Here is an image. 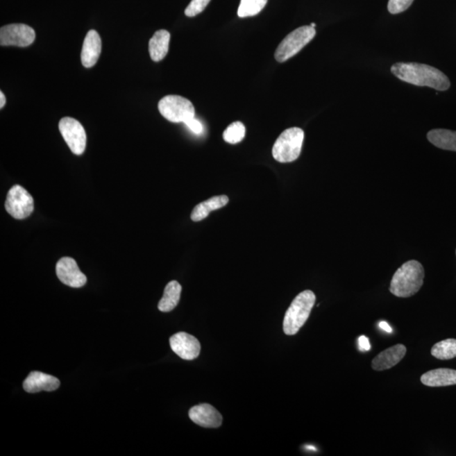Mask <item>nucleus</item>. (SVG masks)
<instances>
[{
	"label": "nucleus",
	"mask_w": 456,
	"mask_h": 456,
	"mask_svg": "<svg viewBox=\"0 0 456 456\" xmlns=\"http://www.w3.org/2000/svg\"><path fill=\"white\" fill-rule=\"evenodd\" d=\"M229 199L227 196H218L209 199V200L203 201L194 208L191 213V220L194 221H201L209 216V214L213 210L224 208L228 204Z\"/></svg>",
	"instance_id": "18"
},
{
	"label": "nucleus",
	"mask_w": 456,
	"mask_h": 456,
	"mask_svg": "<svg viewBox=\"0 0 456 456\" xmlns=\"http://www.w3.org/2000/svg\"><path fill=\"white\" fill-rule=\"evenodd\" d=\"M189 416L194 423L203 428H217L222 423L221 413L209 404H201L191 408Z\"/></svg>",
	"instance_id": "12"
},
{
	"label": "nucleus",
	"mask_w": 456,
	"mask_h": 456,
	"mask_svg": "<svg viewBox=\"0 0 456 456\" xmlns=\"http://www.w3.org/2000/svg\"><path fill=\"white\" fill-rule=\"evenodd\" d=\"M101 51V40L99 34L95 30L89 31L85 36L83 51H81V62L85 68L93 67L100 57Z\"/></svg>",
	"instance_id": "15"
},
{
	"label": "nucleus",
	"mask_w": 456,
	"mask_h": 456,
	"mask_svg": "<svg viewBox=\"0 0 456 456\" xmlns=\"http://www.w3.org/2000/svg\"><path fill=\"white\" fill-rule=\"evenodd\" d=\"M56 274L62 283L74 288L83 287L87 282V276L81 271L76 261L70 257H63L58 261Z\"/></svg>",
	"instance_id": "10"
},
{
	"label": "nucleus",
	"mask_w": 456,
	"mask_h": 456,
	"mask_svg": "<svg viewBox=\"0 0 456 456\" xmlns=\"http://www.w3.org/2000/svg\"><path fill=\"white\" fill-rule=\"evenodd\" d=\"M6 103V99L5 94H3V92H0V108H3L5 107Z\"/></svg>",
	"instance_id": "29"
},
{
	"label": "nucleus",
	"mask_w": 456,
	"mask_h": 456,
	"mask_svg": "<svg viewBox=\"0 0 456 456\" xmlns=\"http://www.w3.org/2000/svg\"><path fill=\"white\" fill-rule=\"evenodd\" d=\"M182 287L177 280H171L165 287L163 297L158 303V310L162 312H170L177 307L180 300Z\"/></svg>",
	"instance_id": "20"
},
{
	"label": "nucleus",
	"mask_w": 456,
	"mask_h": 456,
	"mask_svg": "<svg viewBox=\"0 0 456 456\" xmlns=\"http://www.w3.org/2000/svg\"><path fill=\"white\" fill-rule=\"evenodd\" d=\"M170 346L173 352L182 360H194L201 353L200 341L191 335L185 332H178L170 338Z\"/></svg>",
	"instance_id": "11"
},
{
	"label": "nucleus",
	"mask_w": 456,
	"mask_h": 456,
	"mask_svg": "<svg viewBox=\"0 0 456 456\" xmlns=\"http://www.w3.org/2000/svg\"><path fill=\"white\" fill-rule=\"evenodd\" d=\"M358 348L362 352H368L371 349V345H370L369 339L364 336H362L358 338Z\"/></svg>",
	"instance_id": "27"
},
{
	"label": "nucleus",
	"mask_w": 456,
	"mask_h": 456,
	"mask_svg": "<svg viewBox=\"0 0 456 456\" xmlns=\"http://www.w3.org/2000/svg\"><path fill=\"white\" fill-rule=\"evenodd\" d=\"M431 354L439 360H450L456 357L455 339H446L432 346Z\"/></svg>",
	"instance_id": "21"
},
{
	"label": "nucleus",
	"mask_w": 456,
	"mask_h": 456,
	"mask_svg": "<svg viewBox=\"0 0 456 456\" xmlns=\"http://www.w3.org/2000/svg\"><path fill=\"white\" fill-rule=\"evenodd\" d=\"M185 124L194 134L200 135L203 132L202 124L200 120H198L196 118H193L188 121H186Z\"/></svg>",
	"instance_id": "26"
},
{
	"label": "nucleus",
	"mask_w": 456,
	"mask_h": 456,
	"mask_svg": "<svg viewBox=\"0 0 456 456\" xmlns=\"http://www.w3.org/2000/svg\"><path fill=\"white\" fill-rule=\"evenodd\" d=\"M421 382L428 387H444L456 385V370L438 369L423 374Z\"/></svg>",
	"instance_id": "16"
},
{
	"label": "nucleus",
	"mask_w": 456,
	"mask_h": 456,
	"mask_svg": "<svg viewBox=\"0 0 456 456\" xmlns=\"http://www.w3.org/2000/svg\"><path fill=\"white\" fill-rule=\"evenodd\" d=\"M424 276L422 264L416 260L407 261L394 274L389 291L398 298L412 297L423 287Z\"/></svg>",
	"instance_id": "2"
},
{
	"label": "nucleus",
	"mask_w": 456,
	"mask_h": 456,
	"mask_svg": "<svg viewBox=\"0 0 456 456\" xmlns=\"http://www.w3.org/2000/svg\"><path fill=\"white\" fill-rule=\"evenodd\" d=\"M316 35V31L311 26H304L292 31L283 39L276 49L275 58L279 63H283L296 56L304 47L309 44Z\"/></svg>",
	"instance_id": "5"
},
{
	"label": "nucleus",
	"mask_w": 456,
	"mask_h": 456,
	"mask_svg": "<svg viewBox=\"0 0 456 456\" xmlns=\"http://www.w3.org/2000/svg\"><path fill=\"white\" fill-rule=\"evenodd\" d=\"M6 209L15 219H25L33 212V198L23 187L15 185L8 192Z\"/></svg>",
	"instance_id": "7"
},
{
	"label": "nucleus",
	"mask_w": 456,
	"mask_h": 456,
	"mask_svg": "<svg viewBox=\"0 0 456 456\" xmlns=\"http://www.w3.org/2000/svg\"><path fill=\"white\" fill-rule=\"evenodd\" d=\"M245 132H246V130H245L243 123L235 122L226 128L223 139L226 142L235 145V144L239 143L244 140Z\"/></svg>",
	"instance_id": "23"
},
{
	"label": "nucleus",
	"mask_w": 456,
	"mask_h": 456,
	"mask_svg": "<svg viewBox=\"0 0 456 456\" xmlns=\"http://www.w3.org/2000/svg\"><path fill=\"white\" fill-rule=\"evenodd\" d=\"M210 0H192L188 7L186 8L185 13L188 17H194L204 11L209 5Z\"/></svg>",
	"instance_id": "24"
},
{
	"label": "nucleus",
	"mask_w": 456,
	"mask_h": 456,
	"mask_svg": "<svg viewBox=\"0 0 456 456\" xmlns=\"http://www.w3.org/2000/svg\"><path fill=\"white\" fill-rule=\"evenodd\" d=\"M414 0H389L388 10L389 13L393 15L404 12Z\"/></svg>",
	"instance_id": "25"
},
{
	"label": "nucleus",
	"mask_w": 456,
	"mask_h": 456,
	"mask_svg": "<svg viewBox=\"0 0 456 456\" xmlns=\"http://www.w3.org/2000/svg\"><path fill=\"white\" fill-rule=\"evenodd\" d=\"M315 301L316 297L310 290L302 292L294 299L284 317V333L287 336H294L298 332L309 319Z\"/></svg>",
	"instance_id": "3"
},
{
	"label": "nucleus",
	"mask_w": 456,
	"mask_h": 456,
	"mask_svg": "<svg viewBox=\"0 0 456 456\" xmlns=\"http://www.w3.org/2000/svg\"><path fill=\"white\" fill-rule=\"evenodd\" d=\"M60 387V381L56 377L39 371L31 372L23 383V388L28 393L53 391Z\"/></svg>",
	"instance_id": "13"
},
{
	"label": "nucleus",
	"mask_w": 456,
	"mask_h": 456,
	"mask_svg": "<svg viewBox=\"0 0 456 456\" xmlns=\"http://www.w3.org/2000/svg\"><path fill=\"white\" fill-rule=\"evenodd\" d=\"M310 26L314 28V27L316 26V24H315V23H312Z\"/></svg>",
	"instance_id": "30"
},
{
	"label": "nucleus",
	"mask_w": 456,
	"mask_h": 456,
	"mask_svg": "<svg viewBox=\"0 0 456 456\" xmlns=\"http://www.w3.org/2000/svg\"><path fill=\"white\" fill-rule=\"evenodd\" d=\"M304 132L302 128L294 127L283 131L273 146V158L279 162L296 161L301 154Z\"/></svg>",
	"instance_id": "4"
},
{
	"label": "nucleus",
	"mask_w": 456,
	"mask_h": 456,
	"mask_svg": "<svg viewBox=\"0 0 456 456\" xmlns=\"http://www.w3.org/2000/svg\"><path fill=\"white\" fill-rule=\"evenodd\" d=\"M427 137L440 149L456 151V131L436 128L428 132Z\"/></svg>",
	"instance_id": "19"
},
{
	"label": "nucleus",
	"mask_w": 456,
	"mask_h": 456,
	"mask_svg": "<svg viewBox=\"0 0 456 456\" xmlns=\"http://www.w3.org/2000/svg\"><path fill=\"white\" fill-rule=\"evenodd\" d=\"M58 128L70 151L74 154L83 155L87 146V134L83 124L75 119L66 117L60 121Z\"/></svg>",
	"instance_id": "8"
},
{
	"label": "nucleus",
	"mask_w": 456,
	"mask_h": 456,
	"mask_svg": "<svg viewBox=\"0 0 456 456\" xmlns=\"http://www.w3.org/2000/svg\"><path fill=\"white\" fill-rule=\"evenodd\" d=\"M268 0H241L237 15L241 18L255 17L266 7Z\"/></svg>",
	"instance_id": "22"
},
{
	"label": "nucleus",
	"mask_w": 456,
	"mask_h": 456,
	"mask_svg": "<svg viewBox=\"0 0 456 456\" xmlns=\"http://www.w3.org/2000/svg\"><path fill=\"white\" fill-rule=\"evenodd\" d=\"M379 326L382 330L387 331V332L388 333L392 332V328L391 326H389V325H388V323L385 321H381Z\"/></svg>",
	"instance_id": "28"
},
{
	"label": "nucleus",
	"mask_w": 456,
	"mask_h": 456,
	"mask_svg": "<svg viewBox=\"0 0 456 456\" xmlns=\"http://www.w3.org/2000/svg\"><path fill=\"white\" fill-rule=\"evenodd\" d=\"M391 72L398 79L419 87H428L437 91H446L450 81L442 71L430 65L419 63H396Z\"/></svg>",
	"instance_id": "1"
},
{
	"label": "nucleus",
	"mask_w": 456,
	"mask_h": 456,
	"mask_svg": "<svg viewBox=\"0 0 456 456\" xmlns=\"http://www.w3.org/2000/svg\"><path fill=\"white\" fill-rule=\"evenodd\" d=\"M36 33L32 27L25 24H10L0 29L1 46L28 47L33 44Z\"/></svg>",
	"instance_id": "9"
},
{
	"label": "nucleus",
	"mask_w": 456,
	"mask_h": 456,
	"mask_svg": "<svg viewBox=\"0 0 456 456\" xmlns=\"http://www.w3.org/2000/svg\"><path fill=\"white\" fill-rule=\"evenodd\" d=\"M170 33L166 30H159L149 42V53L152 60L159 62L169 53Z\"/></svg>",
	"instance_id": "17"
},
{
	"label": "nucleus",
	"mask_w": 456,
	"mask_h": 456,
	"mask_svg": "<svg viewBox=\"0 0 456 456\" xmlns=\"http://www.w3.org/2000/svg\"><path fill=\"white\" fill-rule=\"evenodd\" d=\"M407 348L403 344H397L381 352L372 361V368L376 371H383L394 367L403 360Z\"/></svg>",
	"instance_id": "14"
},
{
	"label": "nucleus",
	"mask_w": 456,
	"mask_h": 456,
	"mask_svg": "<svg viewBox=\"0 0 456 456\" xmlns=\"http://www.w3.org/2000/svg\"><path fill=\"white\" fill-rule=\"evenodd\" d=\"M158 109L167 120L173 123H185L194 118L196 110L192 103L185 97L170 95L159 101Z\"/></svg>",
	"instance_id": "6"
}]
</instances>
